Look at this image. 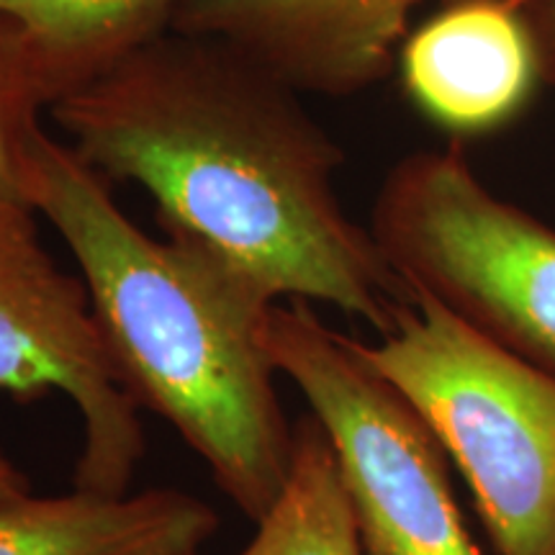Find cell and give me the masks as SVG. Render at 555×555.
<instances>
[{"instance_id":"cell-1","label":"cell","mask_w":555,"mask_h":555,"mask_svg":"<svg viewBox=\"0 0 555 555\" xmlns=\"http://www.w3.org/2000/svg\"><path fill=\"white\" fill-rule=\"evenodd\" d=\"M47 114L101 178L147 193L165 237L270 301L324 304L384 335L412 298L345 211V152L301 90L229 41L168 29Z\"/></svg>"},{"instance_id":"cell-2","label":"cell","mask_w":555,"mask_h":555,"mask_svg":"<svg viewBox=\"0 0 555 555\" xmlns=\"http://www.w3.org/2000/svg\"><path fill=\"white\" fill-rule=\"evenodd\" d=\"M26 204L73 255L129 399L163 416L221 494L260 522L294 455L266 345L275 301L211 255L144 232L108 180L44 127L26 159Z\"/></svg>"},{"instance_id":"cell-3","label":"cell","mask_w":555,"mask_h":555,"mask_svg":"<svg viewBox=\"0 0 555 555\" xmlns=\"http://www.w3.org/2000/svg\"><path fill=\"white\" fill-rule=\"evenodd\" d=\"M358 352L435 429L496 555H555V373L512 356L409 291Z\"/></svg>"},{"instance_id":"cell-4","label":"cell","mask_w":555,"mask_h":555,"mask_svg":"<svg viewBox=\"0 0 555 555\" xmlns=\"http://www.w3.org/2000/svg\"><path fill=\"white\" fill-rule=\"evenodd\" d=\"M367 229L409 291L555 373V229L491 191L461 150L397 159Z\"/></svg>"},{"instance_id":"cell-5","label":"cell","mask_w":555,"mask_h":555,"mask_svg":"<svg viewBox=\"0 0 555 555\" xmlns=\"http://www.w3.org/2000/svg\"><path fill=\"white\" fill-rule=\"evenodd\" d=\"M275 371L298 388L335 450L365 555H483L470 535L450 457L412 401L335 332L314 304L268 317Z\"/></svg>"},{"instance_id":"cell-6","label":"cell","mask_w":555,"mask_h":555,"mask_svg":"<svg viewBox=\"0 0 555 555\" xmlns=\"http://www.w3.org/2000/svg\"><path fill=\"white\" fill-rule=\"evenodd\" d=\"M0 391L31 401L60 391L82 420L75 489L127 494L147 440L124 391L80 275L52 258L37 211L0 201Z\"/></svg>"},{"instance_id":"cell-7","label":"cell","mask_w":555,"mask_h":555,"mask_svg":"<svg viewBox=\"0 0 555 555\" xmlns=\"http://www.w3.org/2000/svg\"><path fill=\"white\" fill-rule=\"evenodd\" d=\"M397 67L406 101L450 139L512 127L547 86L527 0H442L409 29Z\"/></svg>"},{"instance_id":"cell-8","label":"cell","mask_w":555,"mask_h":555,"mask_svg":"<svg viewBox=\"0 0 555 555\" xmlns=\"http://www.w3.org/2000/svg\"><path fill=\"white\" fill-rule=\"evenodd\" d=\"M422 0H185L172 29L224 39L304 95L347 99L397 67Z\"/></svg>"},{"instance_id":"cell-9","label":"cell","mask_w":555,"mask_h":555,"mask_svg":"<svg viewBox=\"0 0 555 555\" xmlns=\"http://www.w3.org/2000/svg\"><path fill=\"white\" fill-rule=\"evenodd\" d=\"M219 525L211 504L180 489L29 494L0 506V555H204Z\"/></svg>"},{"instance_id":"cell-10","label":"cell","mask_w":555,"mask_h":555,"mask_svg":"<svg viewBox=\"0 0 555 555\" xmlns=\"http://www.w3.org/2000/svg\"><path fill=\"white\" fill-rule=\"evenodd\" d=\"M185 0H0L29 39L50 106L172 29Z\"/></svg>"},{"instance_id":"cell-11","label":"cell","mask_w":555,"mask_h":555,"mask_svg":"<svg viewBox=\"0 0 555 555\" xmlns=\"http://www.w3.org/2000/svg\"><path fill=\"white\" fill-rule=\"evenodd\" d=\"M237 555H365L330 437L314 414L294 425L286 483Z\"/></svg>"},{"instance_id":"cell-12","label":"cell","mask_w":555,"mask_h":555,"mask_svg":"<svg viewBox=\"0 0 555 555\" xmlns=\"http://www.w3.org/2000/svg\"><path fill=\"white\" fill-rule=\"evenodd\" d=\"M44 111L50 93L29 39L0 16V201L26 204V159Z\"/></svg>"},{"instance_id":"cell-13","label":"cell","mask_w":555,"mask_h":555,"mask_svg":"<svg viewBox=\"0 0 555 555\" xmlns=\"http://www.w3.org/2000/svg\"><path fill=\"white\" fill-rule=\"evenodd\" d=\"M527 13L543 54L545 82L555 86V0H527Z\"/></svg>"},{"instance_id":"cell-14","label":"cell","mask_w":555,"mask_h":555,"mask_svg":"<svg viewBox=\"0 0 555 555\" xmlns=\"http://www.w3.org/2000/svg\"><path fill=\"white\" fill-rule=\"evenodd\" d=\"M29 496V478L0 450V506Z\"/></svg>"}]
</instances>
